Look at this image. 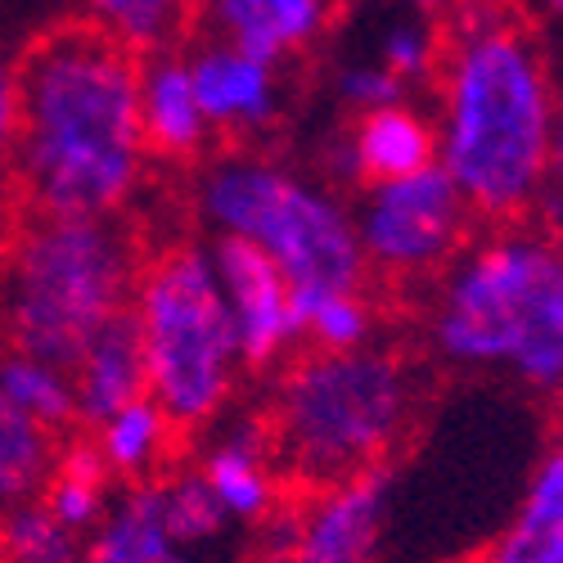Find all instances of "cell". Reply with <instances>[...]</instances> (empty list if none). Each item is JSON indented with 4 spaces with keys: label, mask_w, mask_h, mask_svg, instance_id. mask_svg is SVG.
Wrapping results in <instances>:
<instances>
[{
    "label": "cell",
    "mask_w": 563,
    "mask_h": 563,
    "mask_svg": "<svg viewBox=\"0 0 563 563\" xmlns=\"http://www.w3.org/2000/svg\"><path fill=\"white\" fill-rule=\"evenodd\" d=\"M0 393L19 410H27L32 419H41L45 429H55L59 438H73L81 429L77 388H73L68 365H55V361L19 352V347H0Z\"/></svg>",
    "instance_id": "21"
},
{
    "label": "cell",
    "mask_w": 563,
    "mask_h": 563,
    "mask_svg": "<svg viewBox=\"0 0 563 563\" xmlns=\"http://www.w3.org/2000/svg\"><path fill=\"white\" fill-rule=\"evenodd\" d=\"M545 230L559 234L563 240V86H559V96H554V122H550V167H545V190L537 199V208Z\"/></svg>",
    "instance_id": "28"
},
{
    "label": "cell",
    "mask_w": 563,
    "mask_h": 563,
    "mask_svg": "<svg viewBox=\"0 0 563 563\" xmlns=\"http://www.w3.org/2000/svg\"><path fill=\"white\" fill-rule=\"evenodd\" d=\"M195 468L212 487L217 505L234 528H262L285 505L289 483L275 464L266 415H221L208 429V442L195 455Z\"/></svg>",
    "instance_id": "13"
},
{
    "label": "cell",
    "mask_w": 563,
    "mask_h": 563,
    "mask_svg": "<svg viewBox=\"0 0 563 563\" xmlns=\"http://www.w3.org/2000/svg\"><path fill=\"white\" fill-rule=\"evenodd\" d=\"M73 369V388H77V410H81V429L100 424L104 415H113L118 406L145 397V352H140V334H135V320L131 311L113 316L104 330L90 339Z\"/></svg>",
    "instance_id": "16"
},
{
    "label": "cell",
    "mask_w": 563,
    "mask_h": 563,
    "mask_svg": "<svg viewBox=\"0 0 563 563\" xmlns=\"http://www.w3.org/2000/svg\"><path fill=\"white\" fill-rule=\"evenodd\" d=\"M208 253L225 294L244 374H275L294 352H302V316L294 285L262 249L234 240V234H208Z\"/></svg>",
    "instance_id": "10"
},
{
    "label": "cell",
    "mask_w": 563,
    "mask_h": 563,
    "mask_svg": "<svg viewBox=\"0 0 563 563\" xmlns=\"http://www.w3.org/2000/svg\"><path fill=\"white\" fill-rule=\"evenodd\" d=\"M352 221L369 275L410 285V279H433L468 244L478 217L433 163L397 180L361 185L352 199Z\"/></svg>",
    "instance_id": "8"
},
{
    "label": "cell",
    "mask_w": 563,
    "mask_h": 563,
    "mask_svg": "<svg viewBox=\"0 0 563 563\" xmlns=\"http://www.w3.org/2000/svg\"><path fill=\"white\" fill-rule=\"evenodd\" d=\"M158 492V509H163V523L172 532V541L190 545V550H217L225 541V532L234 528L225 519V509L217 505L212 487L203 483V474L195 468V460H172L163 474L154 478Z\"/></svg>",
    "instance_id": "23"
},
{
    "label": "cell",
    "mask_w": 563,
    "mask_h": 563,
    "mask_svg": "<svg viewBox=\"0 0 563 563\" xmlns=\"http://www.w3.org/2000/svg\"><path fill=\"white\" fill-rule=\"evenodd\" d=\"M545 563H563V545H559V550H554V554H550Z\"/></svg>",
    "instance_id": "32"
},
{
    "label": "cell",
    "mask_w": 563,
    "mask_h": 563,
    "mask_svg": "<svg viewBox=\"0 0 563 563\" xmlns=\"http://www.w3.org/2000/svg\"><path fill=\"white\" fill-rule=\"evenodd\" d=\"M0 172H5V167H0Z\"/></svg>",
    "instance_id": "34"
},
{
    "label": "cell",
    "mask_w": 563,
    "mask_h": 563,
    "mask_svg": "<svg viewBox=\"0 0 563 563\" xmlns=\"http://www.w3.org/2000/svg\"><path fill=\"white\" fill-rule=\"evenodd\" d=\"M73 563H81V559H73Z\"/></svg>",
    "instance_id": "33"
},
{
    "label": "cell",
    "mask_w": 563,
    "mask_h": 563,
    "mask_svg": "<svg viewBox=\"0 0 563 563\" xmlns=\"http://www.w3.org/2000/svg\"><path fill=\"white\" fill-rule=\"evenodd\" d=\"M10 208H14V190H10V180H5V172H0V240H5V234H10V225H14Z\"/></svg>",
    "instance_id": "30"
},
{
    "label": "cell",
    "mask_w": 563,
    "mask_h": 563,
    "mask_svg": "<svg viewBox=\"0 0 563 563\" xmlns=\"http://www.w3.org/2000/svg\"><path fill=\"white\" fill-rule=\"evenodd\" d=\"M59 446L64 438L55 429H45L41 419H32L0 393V509L41 496V487L55 474Z\"/></svg>",
    "instance_id": "22"
},
{
    "label": "cell",
    "mask_w": 563,
    "mask_h": 563,
    "mask_svg": "<svg viewBox=\"0 0 563 563\" xmlns=\"http://www.w3.org/2000/svg\"><path fill=\"white\" fill-rule=\"evenodd\" d=\"M118 487L122 483L109 474V464L100 460L96 442L86 438V429H77L73 438H64L55 474H51V483L41 487V500L68 532H77L86 541L90 532H96V523L109 514Z\"/></svg>",
    "instance_id": "19"
},
{
    "label": "cell",
    "mask_w": 563,
    "mask_h": 563,
    "mask_svg": "<svg viewBox=\"0 0 563 563\" xmlns=\"http://www.w3.org/2000/svg\"><path fill=\"white\" fill-rule=\"evenodd\" d=\"M180 55L190 68L203 118L221 145H253L279 126L289 104V68L257 59L217 36H199L190 51L180 45Z\"/></svg>",
    "instance_id": "11"
},
{
    "label": "cell",
    "mask_w": 563,
    "mask_h": 563,
    "mask_svg": "<svg viewBox=\"0 0 563 563\" xmlns=\"http://www.w3.org/2000/svg\"><path fill=\"white\" fill-rule=\"evenodd\" d=\"M86 438L96 442L100 460L109 464V474L118 483H145L158 478L172 460H180V429L167 419V410L145 393L113 415H104L100 424H90Z\"/></svg>",
    "instance_id": "17"
},
{
    "label": "cell",
    "mask_w": 563,
    "mask_h": 563,
    "mask_svg": "<svg viewBox=\"0 0 563 563\" xmlns=\"http://www.w3.org/2000/svg\"><path fill=\"white\" fill-rule=\"evenodd\" d=\"M424 334L451 369H500L541 397L563 393V240L500 221L433 275Z\"/></svg>",
    "instance_id": "3"
},
{
    "label": "cell",
    "mask_w": 563,
    "mask_h": 563,
    "mask_svg": "<svg viewBox=\"0 0 563 563\" xmlns=\"http://www.w3.org/2000/svg\"><path fill=\"white\" fill-rule=\"evenodd\" d=\"M81 537L68 532L41 496L0 509V563H73Z\"/></svg>",
    "instance_id": "25"
},
{
    "label": "cell",
    "mask_w": 563,
    "mask_h": 563,
    "mask_svg": "<svg viewBox=\"0 0 563 563\" xmlns=\"http://www.w3.org/2000/svg\"><path fill=\"white\" fill-rule=\"evenodd\" d=\"M563 545V442L550 446L514 505V519L478 563H545Z\"/></svg>",
    "instance_id": "18"
},
{
    "label": "cell",
    "mask_w": 563,
    "mask_h": 563,
    "mask_svg": "<svg viewBox=\"0 0 563 563\" xmlns=\"http://www.w3.org/2000/svg\"><path fill=\"white\" fill-rule=\"evenodd\" d=\"M126 311L145 352L150 397L167 410L180 438H203L234 406L244 379L208 244L172 240L145 253Z\"/></svg>",
    "instance_id": "7"
},
{
    "label": "cell",
    "mask_w": 563,
    "mask_h": 563,
    "mask_svg": "<svg viewBox=\"0 0 563 563\" xmlns=\"http://www.w3.org/2000/svg\"><path fill=\"white\" fill-rule=\"evenodd\" d=\"M438 163V122L419 100H393L352 113L347 126L324 145V176L339 190H361L374 180H397Z\"/></svg>",
    "instance_id": "12"
},
{
    "label": "cell",
    "mask_w": 563,
    "mask_h": 563,
    "mask_svg": "<svg viewBox=\"0 0 563 563\" xmlns=\"http://www.w3.org/2000/svg\"><path fill=\"white\" fill-rule=\"evenodd\" d=\"M393 464L361 468L352 478L289 492L257 528L262 563H384L393 523Z\"/></svg>",
    "instance_id": "9"
},
{
    "label": "cell",
    "mask_w": 563,
    "mask_h": 563,
    "mask_svg": "<svg viewBox=\"0 0 563 563\" xmlns=\"http://www.w3.org/2000/svg\"><path fill=\"white\" fill-rule=\"evenodd\" d=\"M334 19L339 0H195L199 36L230 41L279 68L316 55L330 41Z\"/></svg>",
    "instance_id": "14"
},
{
    "label": "cell",
    "mask_w": 563,
    "mask_h": 563,
    "mask_svg": "<svg viewBox=\"0 0 563 563\" xmlns=\"http://www.w3.org/2000/svg\"><path fill=\"white\" fill-rule=\"evenodd\" d=\"M442 51H446L442 19H424V14H388L379 23V36H374V59H379L406 90L433 86Z\"/></svg>",
    "instance_id": "24"
},
{
    "label": "cell",
    "mask_w": 563,
    "mask_h": 563,
    "mask_svg": "<svg viewBox=\"0 0 563 563\" xmlns=\"http://www.w3.org/2000/svg\"><path fill=\"white\" fill-rule=\"evenodd\" d=\"M356 5L384 10V14H424V19H446L455 0H356Z\"/></svg>",
    "instance_id": "29"
},
{
    "label": "cell",
    "mask_w": 563,
    "mask_h": 563,
    "mask_svg": "<svg viewBox=\"0 0 563 563\" xmlns=\"http://www.w3.org/2000/svg\"><path fill=\"white\" fill-rule=\"evenodd\" d=\"M532 10H541L545 19H554V23H563V0H528Z\"/></svg>",
    "instance_id": "31"
},
{
    "label": "cell",
    "mask_w": 563,
    "mask_h": 563,
    "mask_svg": "<svg viewBox=\"0 0 563 563\" xmlns=\"http://www.w3.org/2000/svg\"><path fill=\"white\" fill-rule=\"evenodd\" d=\"M140 135H145L150 163L180 172H195L221 145L203 118L180 51H158L140 59Z\"/></svg>",
    "instance_id": "15"
},
{
    "label": "cell",
    "mask_w": 563,
    "mask_h": 563,
    "mask_svg": "<svg viewBox=\"0 0 563 563\" xmlns=\"http://www.w3.org/2000/svg\"><path fill=\"white\" fill-rule=\"evenodd\" d=\"M145 244L122 217H36L0 240V347L73 365L131 307Z\"/></svg>",
    "instance_id": "5"
},
{
    "label": "cell",
    "mask_w": 563,
    "mask_h": 563,
    "mask_svg": "<svg viewBox=\"0 0 563 563\" xmlns=\"http://www.w3.org/2000/svg\"><path fill=\"white\" fill-rule=\"evenodd\" d=\"M190 195L208 234L249 240L285 271L298 311L324 294L369 285L352 203L330 180H311L253 145H217L195 167Z\"/></svg>",
    "instance_id": "6"
},
{
    "label": "cell",
    "mask_w": 563,
    "mask_h": 563,
    "mask_svg": "<svg viewBox=\"0 0 563 563\" xmlns=\"http://www.w3.org/2000/svg\"><path fill=\"white\" fill-rule=\"evenodd\" d=\"M433 77L438 167L478 221H523L550 167L559 81L545 45L509 0H455Z\"/></svg>",
    "instance_id": "2"
},
{
    "label": "cell",
    "mask_w": 563,
    "mask_h": 563,
    "mask_svg": "<svg viewBox=\"0 0 563 563\" xmlns=\"http://www.w3.org/2000/svg\"><path fill=\"white\" fill-rule=\"evenodd\" d=\"M14 68V203L36 217H122L154 167L140 135V59L73 19L45 27Z\"/></svg>",
    "instance_id": "1"
},
{
    "label": "cell",
    "mask_w": 563,
    "mask_h": 563,
    "mask_svg": "<svg viewBox=\"0 0 563 563\" xmlns=\"http://www.w3.org/2000/svg\"><path fill=\"white\" fill-rule=\"evenodd\" d=\"M419 410V374L388 347H302L271 374L266 429L275 464L294 487H324L361 468L393 464Z\"/></svg>",
    "instance_id": "4"
},
{
    "label": "cell",
    "mask_w": 563,
    "mask_h": 563,
    "mask_svg": "<svg viewBox=\"0 0 563 563\" xmlns=\"http://www.w3.org/2000/svg\"><path fill=\"white\" fill-rule=\"evenodd\" d=\"M81 23L118 41L135 59L180 51L195 32V0H77Z\"/></svg>",
    "instance_id": "20"
},
{
    "label": "cell",
    "mask_w": 563,
    "mask_h": 563,
    "mask_svg": "<svg viewBox=\"0 0 563 563\" xmlns=\"http://www.w3.org/2000/svg\"><path fill=\"white\" fill-rule=\"evenodd\" d=\"M334 96L352 118V113L379 109V104H393V100H410L415 90H406L374 55H352L334 68Z\"/></svg>",
    "instance_id": "27"
},
{
    "label": "cell",
    "mask_w": 563,
    "mask_h": 563,
    "mask_svg": "<svg viewBox=\"0 0 563 563\" xmlns=\"http://www.w3.org/2000/svg\"><path fill=\"white\" fill-rule=\"evenodd\" d=\"M302 347L352 352L379 339V302L365 289H339L307 302L302 311Z\"/></svg>",
    "instance_id": "26"
}]
</instances>
